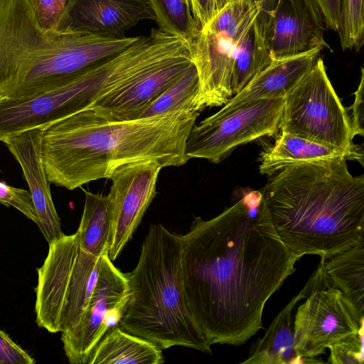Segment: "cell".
Instances as JSON below:
<instances>
[{
  "label": "cell",
  "mask_w": 364,
  "mask_h": 364,
  "mask_svg": "<svg viewBox=\"0 0 364 364\" xmlns=\"http://www.w3.org/2000/svg\"><path fill=\"white\" fill-rule=\"evenodd\" d=\"M300 258L277 234L261 191L211 219L195 217L182 235L183 282L208 342L238 346L263 328L267 301Z\"/></svg>",
  "instance_id": "obj_1"
},
{
  "label": "cell",
  "mask_w": 364,
  "mask_h": 364,
  "mask_svg": "<svg viewBox=\"0 0 364 364\" xmlns=\"http://www.w3.org/2000/svg\"><path fill=\"white\" fill-rule=\"evenodd\" d=\"M199 112L178 110L128 121H109L87 108L46 127L41 154L48 181L74 190L109 178L128 163L186 164L188 136Z\"/></svg>",
  "instance_id": "obj_2"
},
{
  "label": "cell",
  "mask_w": 364,
  "mask_h": 364,
  "mask_svg": "<svg viewBox=\"0 0 364 364\" xmlns=\"http://www.w3.org/2000/svg\"><path fill=\"white\" fill-rule=\"evenodd\" d=\"M261 191L277 234L300 257L326 259L364 242V176H353L344 158L288 166Z\"/></svg>",
  "instance_id": "obj_3"
},
{
  "label": "cell",
  "mask_w": 364,
  "mask_h": 364,
  "mask_svg": "<svg viewBox=\"0 0 364 364\" xmlns=\"http://www.w3.org/2000/svg\"><path fill=\"white\" fill-rule=\"evenodd\" d=\"M181 259L182 235L151 225L135 268L125 273L129 296L119 326L161 350L183 346L211 353L186 302Z\"/></svg>",
  "instance_id": "obj_4"
},
{
  "label": "cell",
  "mask_w": 364,
  "mask_h": 364,
  "mask_svg": "<svg viewBox=\"0 0 364 364\" xmlns=\"http://www.w3.org/2000/svg\"><path fill=\"white\" fill-rule=\"evenodd\" d=\"M101 257L81 247L77 232L49 243L47 257L37 269L35 312L39 327L62 333L77 322L95 285Z\"/></svg>",
  "instance_id": "obj_5"
},
{
  "label": "cell",
  "mask_w": 364,
  "mask_h": 364,
  "mask_svg": "<svg viewBox=\"0 0 364 364\" xmlns=\"http://www.w3.org/2000/svg\"><path fill=\"white\" fill-rule=\"evenodd\" d=\"M259 10L253 0H233L200 28L189 46L199 80L196 111L224 105L233 97L231 73L237 45Z\"/></svg>",
  "instance_id": "obj_6"
},
{
  "label": "cell",
  "mask_w": 364,
  "mask_h": 364,
  "mask_svg": "<svg viewBox=\"0 0 364 364\" xmlns=\"http://www.w3.org/2000/svg\"><path fill=\"white\" fill-rule=\"evenodd\" d=\"M281 132L363 156L353 143L350 115L337 95L319 56L284 98Z\"/></svg>",
  "instance_id": "obj_7"
},
{
  "label": "cell",
  "mask_w": 364,
  "mask_h": 364,
  "mask_svg": "<svg viewBox=\"0 0 364 364\" xmlns=\"http://www.w3.org/2000/svg\"><path fill=\"white\" fill-rule=\"evenodd\" d=\"M321 261L304 289L306 301L293 323L294 347L304 364L323 363L316 357L335 342L359 331L364 314L330 281Z\"/></svg>",
  "instance_id": "obj_8"
},
{
  "label": "cell",
  "mask_w": 364,
  "mask_h": 364,
  "mask_svg": "<svg viewBox=\"0 0 364 364\" xmlns=\"http://www.w3.org/2000/svg\"><path fill=\"white\" fill-rule=\"evenodd\" d=\"M283 107L284 98L264 100L218 119L208 117L191 129L186 156L218 164L236 147L277 134Z\"/></svg>",
  "instance_id": "obj_9"
},
{
  "label": "cell",
  "mask_w": 364,
  "mask_h": 364,
  "mask_svg": "<svg viewBox=\"0 0 364 364\" xmlns=\"http://www.w3.org/2000/svg\"><path fill=\"white\" fill-rule=\"evenodd\" d=\"M129 296L126 274L108 253L102 255L99 274L88 302L77 322L62 332L65 354L71 364H85L105 333L118 325Z\"/></svg>",
  "instance_id": "obj_10"
},
{
  "label": "cell",
  "mask_w": 364,
  "mask_h": 364,
  "mask_svg": "<svg viewBox=\"0 0 364 364\" xmlns=\"http://www.w3.org/2000/svg\"><path fill=\"white\" fill-rule=\"evenodd\" d=\"M162 168L156 161L132 162L117 167L109 177L112 230L108 256L112 262L131 240L155 197Z\"/></svg>",
  "instance_id": "obj_11"
},
{
  "label": "cell",
  "mask_w": 364,
  "mask_h": 364,
  "mask_svg": "<svg viewBox=\"0 0 364 364\" xmlns=\"http://www.w3.org/2000/svg\"><path fill=\"white\" fill-rule=\"evenodd\" d=\"M325 19L316 0H277L263 36L273 60L329 48Z\"/></svg>",
  "instance_id": "obj_12"
},
{
  "label": "cell",
  "mask_w": 364,
  "mask_h": 364,
  "mask_svg": "<svg viewBox=\"0 0 364 364\" xmlns=\"http://www.w3.org/2000/svg\"><path fill=\"white\" fill-rule=\"evenodd\" d=\"M143 20L156 21L149 0H68L54 30L122 38Z\"/></svg>",
  "instance_id": "obj_13"
},
{
  "label": "cell",
  "mask_w": 364,
  "mask_h": 364,
  "mask_svg": "<svg viewBox=\"0 0 364 364\" xmlns=\"http://www.w3.org/2000/svg\"><path fill=\"white\" fill-rule=\"evenodd\" d=\"M193 65L190 53L166 60L102 95L88 108L109 121L136 119Z\"/></svg>",
  "instance_id": "obj_14"
},
{
  "label": "cell",
  "mask_w": 364,
  "mask_h": 364,
  "mask_svg": "<svg viewBox=\"0 0 364 364\" xmlns=\"http://www.w3.org/2000/svg\"><path fill=\"white\" fill-rule=\"evenodd\" d=\"M45 128L23 132L4 141L20 164L28 183L38 225L48 244L65 234L55 208L41 154Z\"/></svg>",
  "instance_id": "obj_15"
},
{
  "label": "cell",
  "mask_w": 364,
  "mask_h": 364,
  "mask_svg": "<svg viewBox=\"0 0 364 364\" xmlns=\"http://www.w3.org/2000/svg\"><path fill=\"white\" fill-rule=\"evenodd\" d=\"M321 50L314 49L294 56L273 60L218 112L208 118L214 119L222 117L237 108L260 100L284 98L309 71Z\"/></svg>",
  "instance_id": "obj_16"
},
{
  "label": "cell",
  "mask_w": 364,
  "mask_h": 364,
  "mask_svg": "<svg viewBox=\"0 0 364 364\" xmlns=\"http://www.w3.org/2000/svg\"><path fill=\"white\" fill-rule=\"evenodd\" d=\"M344 158L363 165V156L281 132L274 144L261 153L259 169L269 176L288 166Z\"/></svg>",
  "instance_id": "obj_17"
},
{
  "label": "cell",
  "mask_w": 364,
  "mask_h": 364,
  "mask_svg": "<svg viewBox=\"0 0 364 364\" xmlns=\"http://www.w3.org/2000/svg\"><path fill=\"white\" fill-rule=\"evenodd\" d=\"M304 299L301 291L279 312L263 337L252 343L242 364H304L294 347L292 311L298 301Z\"/></svg>",
  "instance_id": "obj_18"
},
{
  "label": "cell",
  "mask_w": 364,
  "mask_h": 364,
  "mask_svg": "<svg viewBox=\"0 0 364 364\" xmlns=\"http://www.w3.org/2000/svg\"><path fill=\"white\" fill-rule=\"evenodd\" d=\"M162 350L122 330L109 328L91 353L87 364H161Z\"/></svg>",
  "instance_id": "obj_19"
},
{
  "label": "cell",
  "mask_w": 364,
  "mask_h": 364,
  "mask_svg": "<svg viewBox=\"0 0 364 364\" xmlns=\"http://www.w3.org/2000/svg\"><path fill=\"white\" fill-rule=\"evenodd\" d=\"M332 284L364 314V242L324 259Z\"/></svg>",
  "instance_id": "obj_20"
},
{
  "label": "cell",
  "mask_w": 364,
  "mask_h": 364,
  "mask_svg": "<svg viewBox=\"0 0 364 364\" xmlns=\"http://www.w3.org/2000/svg\"><path fill=\"white\" fill-rule=\"evenodd\" d=\"M84 208L77 232L81 247L102 256L108 253L112 230V213L107 195L85 191Z\"/></svg>",
  "instance_id": "obj_21"
},
{
  "label": "cell",
  "mask_w": 364,
  "mask_h": 364,
  "mask_svg": "<svg viewBox=\"0 0 364 364\" xmlns=\"http://www.w3.org/2000/svg\"><path fill=\"white\" fill-rule=\"evenodd\" d=\"M272 60L256 19L237 45L231 73L233 96Z\"/></svg>",
  "instance_id": "obj_22"
},
{
  "label": "cell",
  "mask_w": 364,
  "mask_h": 364,
  "mask_svg": "<svg viewBox=\"0 0 364 364\" xmlns=\"http://www.w3.org/2000/svg\"><path fill=\"white\" fill-rule=\"evenodd\" d=\"M159 29L181 38L188 46L200 26L195 19L189 0H149Z\"/></svg>",
  "instance_id": "obj_23"
},
{
  "label": "cell",
  "mask_w": 364,
  "mask_h": 364,
  "mask_svg": "<svg viewBox=\"0 0 364 364\" xmlns=\"http://www.w3.org/2000/svg\"><path fill=\"white\" fill-rule=\"evenodd\" d=\"M198 90V75L195 65H193L168 90L146 107L139 115L138 119L178 110L196 111L194 100Z\"/></svg>",
  "instance_id": "obj_24"
},
{
  "label": "cell",
  "mask_w": 364,
  "mask_h": 364,
  "mask_svg": "<svg viewBox=\"0 0 364 364\" xmlns=\"http://www.w3.org/2000/svg\"><path fill=\"white\" fill-rule=\"evenodd\" d=\"M337 32L343 50L360 51L364 43V0H341Z\"/></svg>",
  "instance_id": "obj_25"
},
{
  "label": "cell",
  "mask_w": 364,
  "mask_h": 364,
  "mask_svg": "<svg viewBox=\"0 0 364 364\" xmlns=\"http://www.w3.org/2000/svg\"><path fill=\"white\" fill-rule=\"evenodd\" d=\"M364 326L331 345L328 363L332 364H363Z\"/></svg>",
  "instance_id": "obj_26"
},
{
  "label": "cell",
  "mask_w": 364,
  "mask_h": 364,
  "mask_svg": "<svg viewBox=\"0 0 364 364\" xmlns=\"http://www.w3.org/2000/svg\"><path fill=\"white\" fill-rule=\"evenodd\" d=\"M0 203L6 207L15 208L26 218L38 224V218L29 191L12 187L0 181Z\"/></svg>",
  "instance_id": "obj_27"
},
{
  "label": "cell",
  "mask_w": 364,
  "mask_h": 364,
  "mask_svg": "<svg viewBox=\"0 0 364 364\" xmlns=\"http://www.w3.org/2000/svg\"><path fill=\"white\" fill-rule=\"evenodd\" d=\"M39 24L46 30L54 29L68 0H28Z\"/></svg>",
  "instance_id": "obj_28"
},
{
  "label": "cell",
  "mask_w": 364,
  "mask_h": 364,
  "mask_svg": "<svg viewBox=\"0 0 364 364\" xmlns=\"http://www.w3.org/2000/svg\"><path fill=\"white\" fill-rule=\"evenodd\" d=\"M36 360L0 329V364H33Z\"/></svg>",
  "instance_id": "obj_29"
},
{
  "label": "cell",
  "mask_w": 364,
  "mask_h": 364,
  "mask_svg": "<svg viewBox=\"0 0 364 364\" xmlns=\"http://www.w3.org/2000/svg\"><path fill=\"white\" fill-rule=\"evenodd\" d=\"M193 15L200 28L233 0H189Z\"/></svg>",
  "instance_id": "obj_30"
},
{
  "label": "cell",
  "mask_w": 364,
  "mask_h": 364,
  "mask_svg": "<svg viewBox=\"0 0 364 364\" xmlns=\"http://www.w3.org/2000/svg\"><path fill=\"white\" fill-rule=\"evenodd\" d=\"M354 101L348 108L351 109L350 124L352 135L354 138L357 135H364V69L361 67L360 82L356 91L354 92Z\"/></svg>",
  "instance_id": "obj_31"
},
{
  "label": "cell",
  "mask_w": 364,
  "mask_h": 364,
  "mask_svg": "<svg viewBox=\"0 0 364 364\" xmlns=\"http://www.w3.org/2000/svg\"><path fill=\"white\" fill-rule=\"evenodd\" d=\"M323 15L327 29L338 31L341 0H316Z\"/></svg>",
  "instance_id": "obj_32"
},
{
  "label": "cell",
  "mask_w": 364,
  "mask_h": 364,
  "mask_svg": "<svg viewBox=\"0 0 364 364\" xmlns=\"http://www.w3.org/2000/svg\"><path fill=\"white\" fill-rule=\"evenodd\" d=\"M253 1L260 9L257 18V22L259 26L262 33H263V30L275 7L277 0H253Z\"/></svg>",
  "instance_id": "obj_33"
}]
</instances>
